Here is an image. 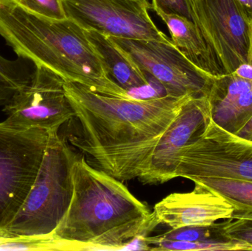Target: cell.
<instances>
[{"label": "cell", "instance_id": "8992f818", "mask_svg": "<svg viewBox=\"0 0 252 251\" xmlns=\"http://www.w3.org/2000/svg\"><path fill=\"white\" fill-rule=\"evenodd\" d=\"M193 181L219 178L252 181V141L210 121L202 134L184 149L176 178Z\"/></svg>", "mask_w": 252, "mask_h": 251}, {"label": "cell", "instance_id": "d6986e66", "mask_svg": "<svg viewBox=\"0 0 252 251\" xmlns=\"http://www.w3.org/2000/svg\"><path fill=\"white\" fill-rule=\"evenodd\" d=\"M31 13L51 19H63L66 16L62 0H14Z\"/></svg>", "mask_w": 252, "mask_h": 251}, {"label": "cell", "instance_id": "2e32d148", "mask_svg": "<svg viewBox=\"0 0 252 251\" xmlns=\"http://www.w3.org/2000/svg\"><path fill=\"white\" fill-rule=\"evenodd\" d=\"M35 69V65L28 59L8 60L0 55V106H4L16 91L31 83Z\"/></svg>", "mask_w": 252, "mask_h": 251}, {"label": "cell", "instance_id": "6da1fadb", "mask_svg": "<svg viewBox=\"0 0 252 251\" xmlns=\"http://www.w3.org/2000/svg\"><path fill=\"white\" fill-rule=\"evenodd\" d=\"M64 86L79 125L69 142L93 167L121 181L148 172L160 139L192 97L138 100L100 94L76 83Z\"/></svg>", "mask_w": 252, "mask_h": 251}, {"label": "cell", "instance_id": "ba28073f", "mask_svg": "<svg viewBox=\"0 0 252 251\" xmlns=\"http://www.w3.org/2000/svg\"><path fill=\"white\" fill-rule=\"evenodd\" d=\"M66 81L53 71L35 66L31 83L16 91L6 103L5 123L19 128H39L59 132L75 112L66 95Z\"/></svg>", "mask_w": 252, "mask_h": 251}, {"label": "cell", "instance_id": "3957f363", "mask_svg": "<svg viewBox=\"0 0 252 251\" xmlns=\"http://www.w3.org/2000/svg\"><path fill=\"white\" fill-rule=\"evenodd\" d=\"M0 35L18 57L100 94L127 97L112 81L85 29L72 19L31 13L14 0H0Z\"/></svg>", "mask_w": 252, "mask_h": 251}, {"label": "cell", "instance_id": "7a4b0ae2", "mask_svg": "<svg viewBox=\"0 0 252 251\" xmlns=\"http://www.w3.org/2000/svg\"><path fill=\"white\" fill-rule=\"evenodd\" d=\"M69 209L52 234L53 250H123L158 225L123 181L93 167L77 154Z\"/></svg>", "mask_w": 252, "mask_h": 251}, {"label": "cell", "instance_id": "d4e9b609", "mask_svg": "<svg viewBox=\"0 0 252 251\" xmlns=\"http://www.w3.org/2000/svg\"><path fill=\"white\" fill-rule=\"evenodd\" d=\"M235 135L252 141V116L244 128H241Z\"/></svg>", "mask_w": 252, "mask_h": 251}, {"label": "cell", "instance_id": "ffe728a7", "mask_svg": "<svg viewBox=\"0 0 252 251\" xmlns=\"http://www.w3.org/2000/svg\"><path fill=\"white\" fill-rule=\"evenodd\" d=\"M53 245L51 237L6 239L0 240V251L53 250Z\"/></svg>", "mask_w": 252, "mask_h": 251}, {"label": "cell", "instance_id": "8fae6325", "mask_svg": "<svg viewBox=\"0 0 252 251\" xmlns=\"http://www.w3.org/2000/svg\"><path fill=\"white\" fill-rule=\"evenodd\" d=\"M233 211L223 197L195 187L190 193L169 195L154 206L153 212L159 225L175 229L231 219Z\"/></svg>", "mask_w": 252, "mask_h": 251}, {"label": "cell", "instance_id": "484cf974", "mask_svg": "<svg viewBox=\"0 0 252 251\" xmlns=\"http://www.w3.org/2000/svg\"><path fill=\"white\" fill-rule=\"evenodd\" d=\"M237 1L252 19V0H237Z\"/></svg>", "mask_w": 252, "mask_h": 251}, {"label": "cell", "instance_id": "4316f807", "mask_svg": "<svg viewBox=\"0 0 252 251\" xmlns=\"http://www.w3.org/2000/svg\"><path fill=\"white\" fill-rule=\"evenodd\" d=\"M250 221H252V220H250Z\"/></svg>", "mask_w": 252, "mask_h": 251}, {"label": "cell", "instance_id": "5bb4252c", "mask_svg": "<svg viewBox=\"0 0 252 251\" xmlns=\"http://www.w3.org/2000/svg\"><path fill=\"white\" fill-rule=\"evenodd\" d=\"M101 57L109 78L126 91L148 84L145 74L115 44L110 37L85 30Z\"/></svg>", "mask_w": 252, "mask_h": 251}, {"label": "cell", "instance_id": "ac0fdd59", "mask_svg": "<svg viewBox=\"0 0 252 251\" xmlns=\"http://www.w3.org/2000/svg\"><path fill=\"white\" fill-rule=\"evenodd\" d=\"M159 240L174 241L208 242L221 243L230 241L223 231V223L211 225H190L170 229L161 235L156 236Z\"/></svg>", "mask_w": 252, "mask_h": 251}, {"label": "cell", "instance_id": "52a82bcc", "mask_svg": "<svg viewBox=\"0 0 252 251\" xmlns=\"http://www.w3.org/2000/svg\"><path fill=\"white\" fill-rule=\"evenodd\" d=\"M145 75L173 97L207 95L216 78L191 63L170 38L164 41L112 38Z\"/></svg>", "mask_w": 252, "mask_h": 251}, {"label": "cell", "instance_id": "cb8c5ba5", "mask_svg": "<svg viewBox=\"0 0 252 251\" xmlns=\"http://www.w3.org/2000/svg\"><path fill=\"white\" fill-rule=\"evenodd\" d=\"M242 79L252 81V64L249 63H241L232 73Z\"/></svg>", "mask_w": 252, "mask_h": 251}, {"label": "cell", "instance_id": "30bf717a", "mask_svg": "<svg viewBox=\"0 0 252 251\" xmlns=\"http://www.w3.org/2000/svg\"><path fill=\"white\" fill-rule=\"evenodd\" d=\"M208 96L191 97L157 144L148 172L139 178L145 184H161L176 178L184 149L192 144L211 121Z\"/></svg>", "mask_w": 252, "mask_h": 251}, {"label": "cell", "instance_id": "7c38bea8", "mask_svg": "<svg viewBox=\"0 0 252 251\" xmlns=\"http://www.w3.org/2000/svg\"><path fill=\"white\" fill-rule=\"evenodd\" d=\"M211 119L235 134L252 116V81L233 74L216 78L207 94Z\"/></svg>", "mask_w": 252, "mask_h": 251}, {"label": "cell", "instance_id": "9c48e42d", "mask_svg": "<svg viewBox=\"0 0 252 251\" xmlns=\"http://www.w3.org/2000/svg\"><path fill=\"white\" fill-rule=\"evenodd\" d=\"M66 18L85 30L112 38L164 41L148 0H62Z\"/></svg>", "mask_w": 252, "mask_h": 251}, {"label": "cell", "instance_id": "44dd1931", "mask_svg": "<svg viewBox=\"0 0 252 251\" xmlns=\"http://www.w3.org/2000/svg\"><path fill=\"white\" fill-rule=\"evenodd\" d=\"M223 223V231L228 238L245 242L252 246V221L231 220Z\"/></svg>", "mask_w": 252, "mask_h": 251}, {"label": "cell", "instance_id": "7402d4cb", "mask_svg": "<svg viewBox=\"0 0 252 251\" xmlns=\"http://www.w3.org/2000/svg\"><path fill=\"white\" fill-rule=\"evenodd\" d=\"M188 1L192 13V22L199 29L206 42L211 47V35L209 29L206 9L207 0H188Z\"/></svg>", "mask_w": 252, "mask_h": 251}, {"label": "cell", "instance_id": "5b68a950", "mask_svg": "<svg viewBox=\"0 0 252 251\" xmlns=\"http://www.w3.org/2000/svg\"><path fill=\"white\" fill-rule=\"evenodd\" d=\"M50 132L0 122V240L38 175Z\"/></svg>", "mask_w": 252, "mask_h": 251}, {"label": "cell", "instance_id": "603a6c76", "mask_svg": "<svg viewBox=\"0 0 252 251\" xmlns=\"http://www.w3.org/2000/svg\"><path fill=\"white\" fill-rule=\"evenodd\" d=\"M151 9L154 11L181 15L192 21L188 0H152Z\"/></svg>", "mask_w": 252, "mask_h": 251}, {"label": "cell", "instance_id": "4fadbf2b", "mask_svg": "<svg viewBox=\"0 0 252 251\" xmlns=\"http://www.w3.org/2000/svg\"><path fill=\"white\" fill-rule=\"evenodd\" d=\"M157 14L167 27L173 44L191 63L213 76L224 75L216 56L192 20L175 13L158 11Z\"/></svg>", "mask_w": 252, "mask_h": 251}, {"label": "cell", "instance_id": "277c9868", "mask_svg": "<svg viewBox=\"0 0 252 251\" xmlns=\"http://www.w3.org/2000/svg\"><path fill=\"white\" fill-rule=\"evenodd\" d=\"M76 155L59 132L50 133L35 182L2 240L51 237L70 205Z\"/></svg>", "mask_w": 252, "mask_h": 251}, {"label": "cell", "instance_id": "e0dca14e", "mask_svg": "<svg viewBox=\"0 0 252 251\" xmlns=\"http://www.w3.org/2000/svg\"><path fill=\"white\" fill-rule=\"evenodd\" d=\"M145 250L151 251H252V245L243 241L230 240L221 243L208 242L174 241L159 240L155 237H148L141 240Z\"/></svg>", "mask_w": 252, "mask_h": 251}, {"label": "cell", "instance_id": "9a60e30c", "mask_svg": "<svg viewBox=\"0 0 252 251\" xmlns=\"http://www.w3.org/2000/svg\"><path fill=\"white\" fill-rule=\"evenodd\" d=\"M195 186L224 198L233 207L231 220H252V181L219 178L194 180Z\"/></svg>", "mask_w": 252, "mask_h": 251}]
</instances>
